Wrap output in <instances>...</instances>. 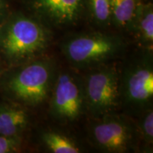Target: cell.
<instances>
[{
	"instance_id": "obj_1",
	"label": "cell",
	"mask_w": 153,
	"mask_h": 153,
	"mask_svg": "<svg viewBox=\"0 0 153 153\" xmlns=\"http://www.w3.org/2000/svg\"><path fill=\"white\" fill-rule=\"evenodd\" d=\"M51 38L46 25L38 17L16 15L0 28V52L11 63H26L41 56Z\"/></svg>"
},
{
	"instance_id": "obj_2",
	"label": "cell",
	"mask_w": 153,
	"mask_h": 153,
	"mask_svg": "<svg viewBox=\"0 0 153 153\" xmlns=\"http://www.w3.org/2000/svg\"><path fill=\"white\" fill-rule=\"evenodd\" d=\"M54 64L47 58L25 63L6 81L5 89L12 98L31 106L46 100L54 82Z\"/></svg>"
},
{
	"instance_id": "obj_3",
	"label": "cell",
	"mask_w": 153,
	"mask_h": 153,
	"mask_svg": "<svg viewBox=\"0 0 153 153\" xmlns=\"http://www.w3.org/2000/svg\"><path fill=\"white\" fill-rule=\"evenodd\" d=\"M124 49L119 36L102 33L76 35L62 45V51L69 62L77 68H88L116 57Z\"/></svg>"
},
{
	"instance_id": "obj_4",
	"label": "cell",
	"mask_w": 153,
	"mask_h": 153,
	"mask_svg": "<svg viewBox=\"0 0 153 153\" xmlns=\"http://www.w3.org/2000/svg\"><path fill=\"white\" fill-rule=\"evenodd\" d=\"M120 104L133 111L150 108L153 98V69L150 54L133 61L119 79Z\"/></svg>"
},
{
	"instance_id": "obj_5",
	"label": "cell",
	"mask_w": 153,
	"mask_h": 153,
	"mask_svg": "<svg viewBox=\"0 0 153 153\" xmlns=\"http://www.w3.org/2000/svg\"><path fill=\"white\" fill-rule=\"evenodd\" d=\"M120 74L113 66L94 69L83 82L86 107L94 116L111 114L120 104Z\"/></svg>"
},
{
	"instance_id": "obj_6",
	"label": "cell",
	"mask_w": 153,
	"mask_h": 153,
	"mask_svg": "<svg viewBox=\"0 0 153 153\" xmlns=\"http://www.w3.org/2000/svg\"><path fill=\"white\" fill-rule=\"evenodd\" d=\"M51 91V113L55 119L72 122L87 108L83 82L71 72L57 74Z\"/></svg>"
},
{
	"instance_id": "obj_7",
	"label": "cell",
	"mask_w": 153,
	"mask_h": 153,
	"mask_svg": "<svg viewBox=\"0 0 153 153\" xmlns=\"http://www.w3.org/2000/svg\"><path fill=\"white\" fill-rule=\"evenodd\" d=\"M137 131L128 118L105 114L91 127V137L97 148L108 152H126L133 148Z\"/></svg>"
},
{
	"instance_id": "obj_8",
	"label": "cell",
	"mask_w": 153,
	"mask_h": 153,
	"mask_svg": "<svg viewBox=\"0 0 153 153\" xmlns=\"http://www.w3.org/2000/svg\"><path fill=\"white\" fill-rule=\"evenodd\" d=\"M36 17L55 26L75 24L85 14V0H28Z\"/></svg>"
},
{
	"instance_id": "obj_9",
	"label": "cell",
	"mask_w": 153,
	"mask_h": 153,
	"mask_svg": "<svg viewBox=\"0 0 153 153\" xmlns=\"http://www.w3.org/2000/svg\"><path fill=\"white\" fill-rule=\"evenodd\" d=\"M131 33H133L140 46L148 53L153 49V5L143 0L137 9Z\"/></svg>"
},
{
	"instance_id": "obj_10",
	"label": "cell",
	"mask_w": 153,
	"mask_h": 153,
	"mask_svg": "<svg viewBox=\"0 0 153 153\" xmlns=\"http://www.w3.org/2000/svg\"><path fill=\"white\" fill-rule=\"evenodd\" d=\"M29 116L23 107L13 104L0 106V135L18 137L27 127Z\"/></svg>"
},
{
	"instance_id": "obj_11",
	"label": "cell",
	"mask_w": 153,
	"mask_h": 153,
	"mask_svg": "<svg viewBox=\"0 0 153 153\" xmlns=\"http://www.w3.org/2000/svg\"><path fill=\"white\" fill-rule=\"evenodd\" d=\"M143 0H111V25L124 31L131 33L132 26Z\"/></svg>"
},
{
	"instance_id": "obj_12",
	"label": "cell",
	"mask_w": 153,
	"mask_h": 153,
	"mask_svg": "<svg viewBox=\"0 0 153 153\" xmlns=\"http://www.w3.org/2000/svg\"><path fill=\"white\" fill-rule=\"evenodd\" d=\"M43 144L51 152L78 153L81 149L73 140L55 131L43 133L41 137Z\"/></svg>"
},
{
	"instance_id": "obj_13",
	"label": "cell",
	"mask_w": 153,
	"mask_h": 153,
	"mask_svg": "<svg viewBox=\"0 0 153 153\" xmlns=\"http://www.w3.org/2000/svg\"><path fill=\"white\" fill-rule=\"evenodd\" d=\"M85 13L98 26L106 28L111 25V0H85Z\"/></svg>"
},
{
	"instance_id": "obj_14",
	"label": "cell",
	"mask_w": 153,
	"mask_h": 153,
	"mask_svg": "<svg viewBox=\"0 0 153 153\" xmlns=\"http://www.w3.org/2000/svg\"><path fill=\"white\" fill-rule=\"evenodd\" d=\"M140 136L148 148L152 146L153 143V111L148 108L143 113L139 125Z\"/></svg>"
},
{
	"instance_id": "obj_15",
	"label": "cell",
	"mask_w": 153,
	"mask_h": 153,
	"mask_svg": "<svg viewBox=\"0 0 153 153\" xmlns=\"http://www.w3.org/2000/svg\"><path fill=\"white\" fill-rule=\"evenodd\" d=\"M18 137H7L0 135V153L13 152L18 150Z\"/></svg>"
},
{
	"instance_id": "obj_16",
	"label": "cell",
	"mask_w": 153,
	"mask_h": 153,
	"mask_svg": "<svg viewBox=\"0 0 153 153\" xmlns=\"http://www.w3.org/2000/svg\"><path fill=\"white\" fill-rule=\"evenodd\" d=\"M5 11V3L4 0H0V18L3 16Z\"/></svg>"
}]
</instances>
